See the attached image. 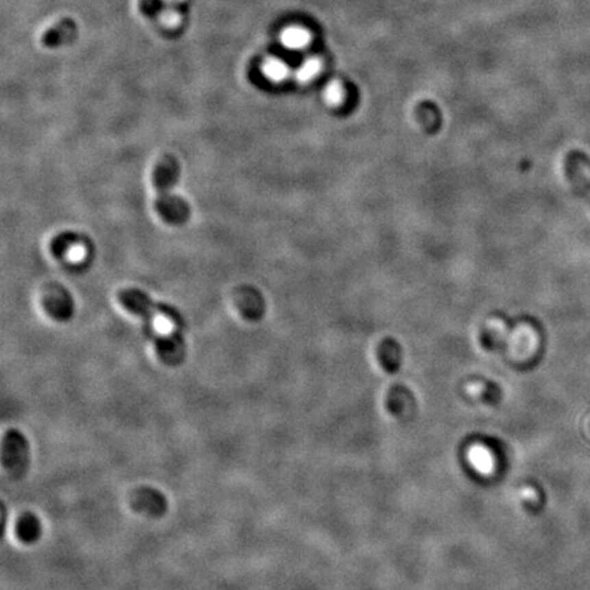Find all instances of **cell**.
<instances>
[{"label": "cell", "mask_w": 590, "mask_h": 590, "mask_svg": "<svg viewBox=\"0 0 590 590\" xmlns=\"http://www.w3.org/2000/svg\"><path fill=\"white\" fill-rule=\"evenodd\" d=\"M15 533L19 541L25 544H33L41 536V524L34 514L25 513L16 522Z\"/></svg>", "instance_id": "1"}, {"label": "cell", "mask_w": 590, "mask_h": 590, "mask_svg": "<svg viewBox=\"0 0 590 590\" xmlns=\"http://www.w3.org/2000/svg\"><path fill=\"white\" fill-rule=\"evenodd\" d=\"M467 460L470 466L482 476H489L495 470V459L492 452L480 444L470 447L467 451Z\"/></svg>", "instance_id": "2"}, {"label": "cell", "mask_w": 590, "mask_h": 590, "mask_svg": "<svg viewBox=\"0 0 590 590\" xmlns=\"http://www.w3.org/2000/svg\"><path fill=\"white\" fill-rule=\"evenodd\" d=\"M310 32L302 26H288L280 34L283 47L291 51H301L310 44Z\"/></svg>", "instance_id": "3"}, {"label": "cell", "mask_w": 590, "mask_h": 590, "mask_svg": "<svg viewBox=\"0 0 590 590\" xmlns=\"http://www.w3.org/2000/svg\"><path fill=\"white\" fill-rule=\"evenodd\" d=\"M261 71L267 79L272 82H282L290 74V67L279 58H267L261 66Z\"/></svg>", "instance_id": "4"}, {"label": "cell", "mask_w": 590, "mask_h": 590, "mask_svg": "<svg viewBox=\"0 0 590 590\" xmlns=\"http://www.w3.org/2000/svg\"><path fill=\"white\" fill-rule=\"evenodd\" d=\"M321 67H323V64H321V60L319 58H315V56L308 58L298 67V70L295 73V78L302 84L310 82L312 79H315L319 75V73L321 71Z\"/></svg>", "instance_id": "5"}, {"label": "cell", "mask_w": 590, "mask_h": 590, "mask_svg": "<svg viewBox=\"0 0 590 590\" xmlns=\"http://www.w3.org/2000/svg\"><path fill=\"white\" fill-rule=\"evenodd\" d=\"M324 97H325V100H327V103H328V104L338 106V104H341V103H342V100H343V97H345V89H343V86H342L339 82L334 81V82H331V84L325 88Z\"/></svg>", "instance_id": "6"}, {"label": "cell", "mask_w": 590, "mask_h": 590, "mask_svg": "<svg viewBox=\"0 0 590 590\" xmlns=\"http://www.w3.org/2000/svg\"><path fill=\"white\" fill-rule=\"evenodd\" d=\"M153 327L162 335H169L174 330L173 321L170 319H167L166 316H162V315H156L155 316V319H153Z\"/></svg>", "instance_id": "7"}, {"label": "cell", "mask_w": 590, "mask_h": 590, "mask_svg": "<svg viewBox=\"0 0 590 590\" xmlns=\"http://www.w3.org/2000/svg\"><path fill=\"white\" fill-rule=\"evenodd\" d=\"M86 256V250L82 245H73L69 250H67V258L71 262H79L85 258Z\"/></svg>", "instance_id": "8"}, {"label": "cell", "mask_w": 590, "mask_h": 590, "mask_svg": "<svg viewBox=\"0 0 590 590\" xmlns=\"http://www.w3.org/2000/svg\"><path fill=\"white\" fill-rule=\"evenodd\" d=\"M160 21H162V23H163V25H166V26H169V27H173V26H177V25L180 23L181 16H180V14H178L177 11H174V10H167V11H164V12L162 14Z\"/></svg>", "instance_id": "9"}, {"label": "cell", "mask_w": 590, "mask_h": 590, "mask_svg": "<svg viewBox=\"0 0 590 590\" xmlns=\"http://www.w3.org/2000/svg\"><path fill=\"white\" fill-rule=\"evenodd\" d=\"M166 1H169V3H178V1H182V0H166Z\"/></svg>", "instance_id": "10"}]
</instances>
